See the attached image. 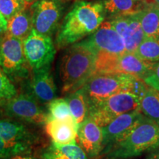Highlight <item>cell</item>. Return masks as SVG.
Masks as SVG:
<instances>
[{"label":"cell","mask_w":159,"mask_h":159,"mask_svg":"<svg viewBox=\"0 0 159 159\" xmlns=\"http://www.w3.org/2000/svg\"><path fill=\"white\" fill-rule=\"evenodd\" d=\"M105 18L100 1L77 2L60 27L55 40L56 47L63 49L89 37L104 22Z\"/></svg>","instance_id":"cell-1"},{"label":"cell","mask_w":159,"mask_h":159,"mask_svg":"<svg viewBox=\"0 0 159 159\" xmlns=\"http://www.w3.org/2000/svg\"><path fill=\"white\" fill-rule=\"evenodd\" d=\"M96 55L84 41L69 46L60 63V78L63 94L82 89L94 74Z\"/></svg>","instance_id":"cell-2"},{"label":"cell","mask_w":159,"mask_h":159,"mask_svg":"<svg viewBox=\"0 0 159 159\" xmlns=\"http://www.w3.org/2000/svg\"><path fill=\"white\" fill-rule=\"evenodd\" d=\"M159 148V126L144 116L128 136L102 150L105 159H125Z\"/></svg>","instance_id":"cell-3"},{"label":"cell","mask_w":159,"mask_h":159,"mask_svg":"<svg viewBox=\"0 0 159 159\" xmlns=\"http://www.w3.org/2000/svg\"><path fill=\"white\" fill-rule=\"evenodd\" d=\"M136 77L121 73L93 75L82 88L86 99L88 110L112 95L130 91Z\"/></svg>","instance_id":"cell-4"},{"label":"cell","mask_w":159,"mask_h":159,"mask_svg":"<svg viewBox=\"0 0 159 159\" xmlns=\"http://www.w3.org/2000/svg\"><path fill=\"white\" fill-rule=\"evenodd\" d=\"M155 63L142 61L134 53L98 54L96 55L94 74L121 73L143 80L152 70Z\"/></svg>","instance_id":"cell-5"},{"label":"cell","mask_w":159,"mask_h":159,"mask_svg":"<svg viewBox=\"0 0 159 159\" xmlns=\"http://www.w3.org/2000/svg\"><path fill=\"white\" fill-rule=\"evenodd\" d=\"M140 109V100L130 91L114 94L89 111L88 117L104 127L120 115Z\"/></svg>","instance_id":"cell-6"},{"label":"cell","mask_w":159,"mask_h":159,"mask_svg":"<svg viewBox=\"0 0 159 159\" xmlns=\"http://www.w3.org/2000/svg\"><path fill=\"white\" fill-rule=\"evenodd\" d=\"M29 67L23 41L5 33L0 39V68L12 77L24 78L29 74Z\"/></svg>","instance_id":"cell-7"},{"label":"cell","mask_w":159,"mask_h":159,"mask_svg":"<svg viewBox=\"0 0 159 159\" xmlns=\"http://www.w3.org/2000/svg\"><path fill=\"white\" fill-rule=\"evenodd\" d=\"M23 49L33 71L50 66L56 54V48L51 36L40 34L33 29L23 41Z\"/></svg>","instance_id":"cell-8"},{"label":"cell","mask_w":159,"mask_h":159,"mask_svg":"<svg viewBox=\"0 0 159 159\" xmlns=\"http://www.w3.org/2000/svg\"><path fill=\"white\" fill-rule=\"evenodd\" d=\"M83 41L94 52L95 55L126 53L124 40L108 21H104L94 33Z\"/></svg>","instance_id":"cell-9"},{"label":"cell","mask_w":159,"mask_h":159,"mask_svg":"<svg viewBox=\"0 0 159 159\" xmlns=\"http://www.w3.org/2000/svg\"><path fill=\"white\" fill-rule=\"evenodd\" d=\"M30 12L33 30L50 36L58 25L62 8L56 0H37L32 5Z\"/></svg>","instance_id":"cell-10"},{"label":"cell","mask_w":159,"mask_h":159,"mask_svg":"<svg viewBox=\"0 0 159 159\" xmlns=\"http://www.w3.org/2000/svg\"><path fill=\"white\" fill-rule=\"evenodd\" d=\"M144 117L140 109H138L120 115L109 124L102 127L103 150L116 144L128 136Z\"/></svg>","instance_id":"cell-11"},{"label":"cell","mask_w":159,"mask_h":159,"mask_svg":"<svg viewBox=\"0 0 159 159\" xmlns=\"http://www.w3.org/2000/svg\"><path fill=\"white\" fill-rule=\"evenodd\" d=\"M6 109L11 116L25 122L43 125L47 121V114L40 108L37 101L31 95H16L6 103Z\"/></svg>","instance_id":"cell-12"},{"label":"cell","mask_w":159,"mask_h":159,"mask_svg":"<svg viewBox=\"0 0 159 159\" xmlns=\"http://www.w3.org/2000/svg\"><path fill=\"white\" fill-rule=\"evenodd\" d=\"M0 136L5 141L13 156L24 154L30 144V134L22 125L0 120Z\"/></svg>","instance_id":"cell-13"},{"label":"cell","mask_w":159,"mask_h":159,"mask_svg":"<svg viewBox=\"0 0 159 159\" xmlns=\"http://www.w3.org/2000/svg\"><path fill=\"white\" fill-rule=\"evenodd\" d=\"M77 140L83 150L90 158L99 156L103 150L102 128L89 117L79 125Z\"/></svg>","instance_id":"cell-14"},{"label":"cell","mask_w":159,"mask_h":159,"mask_svg":"<svg viewBox=\"0 0 159 159\" xmlns=\"http://www.w3.org/2000/svg\"><path fill=\"white\" fill-rule=\"evenodd\" d=\"M108 20L138 14L150 5L147 0H100Z\"/></svg>","instance_id":"cell-15"},{"label":"cell","mask_w":159,"mask_h":159,"mask_svg":"<svg viewBox=\"0 0 159 159\" xmlns=\"http://www.w3.org/2000/svg\"><path fill=\"white\" fill-rule=\"evenodd\" d=\"M32 89L35 98L42 102H49L55 99L56 86L50 72V66L33 71Z\"/></svg>","instance_id":"cell-16"},{"label":"cell","mask_w":159,"mask_h":159,"mask_svg":"<svg viewBox=\"0 0 159 159\" xmlns=\"http://www.w3.org/2000/svg\"><path fill=\"white\" fill-rule=\"evenodd\" d=\"M46 131L55 144H75L77 139L78 125L75 122L47 120Z\"/></svg>","instance_id":"cell-17"},{"label":"cell","mask_w":159,"mask_h":159,"mask_svg":"<svg viewBox=\"0 0 159 159\" xmlns=\"http://www.w3.org/2000/svg\"><path fill=\"white\" fill-rule=\"evenodd\" d=\"M33 29L31 12L26 9L7 20L6 34L23 41L30 34Z\"/></svg>","instance_id":"cell-18"},{"label":"cell","mask_w":159,"mask_h":159,"mask_svg":"<svg viewBox=\"0 0 159 159\" xmlns=\"http://www.w3.org/2000/svg\"><path fill=\"white\" fill-rule=\"evenodd\" d=\"M43 156L44 159H89L85 151L77 143L67 144L52 143Z\"/></svg>","instance_id":"cell-19"},{"label":"cell","mask_w":159,"mask_h":159,"mask_svg":"<svg viewBox=\"0 0 159 159\" xmlns=\"http://www.w3.org/2000/svg\"><path fill=\"white\" fill-rule=\"evenodd\" d=\"M145 38L159 39V6L150 5L138 13Z\"/></svg>","instance_id":"cell-20"},{"label":"cell","mask_w":159,"mask_h":159,"mask_svg":"<svg viewBox=\"0 0 159 159\" xmlns=\"http://www.w3.org/2000/svg\"><path fill=\"white\" fill-rule=\"evenodd\" d=\"M144 34L138 14L130 16L129 25L122 39L124 40L126 53H134L139 45L144 39Z\"/></svg>","instance_id":"cell-21"},{"label":"cell","mask_w":159,"mask_h":159,"mask_svg":"<svg viewBox=\"0 0 159 159\" xmlns=\"http://www.w3.org/2000/svg\"><path fill=\"white\" fill-rule=\"evenodd\" d=\"M139 100L143 115L159 126V91L149 86Z\"/></svg>","instance_id":"cell-22"},{"label":"cell","mask_w":159,"mask_h":159,"mask_svg":"<svg viewBox=\"0 0 159 159\" xmlns=\"http://www.w3.org/2000/svg\"><path fill=\"white\" fill-rule=\"evenodd\" d=\"M73 118L79 126L88 117L89 110L86 99L82 89L70 93L65 97Z\"/></svg>","instance_id":"cell-23"},{"label":"cell","mask_w":159,"mask_h":159,"mask_svg":"<svg viewBox=\"0 0 159 159\" xmlns=\"http://www.w3.org/2000/svg\"><path fill=\"white\" fill-rule=\"evenodd\" d=\"M134 54L147 62H158L159 39L154 38H144L142 42L135 50Z\"/></svg>","instance_id":"cell-24"},{"label":"cell","mask_w":159,"mask_h":159,"mask_svg":"<svg viewBox=\"0 0 159 159\" xmlns=\"http://www.w3.org/2000/svg\"><path fill=\"white\" fill-rule=\"evenodd\" d=\"M47 120L75 122L65 98H55L49 102Z\"/></svg>","instance_id":"cell-25"},{"label":"cell","mask_w":159,"mask_h":159,"mask_svg":"<svg viewBox=\"0 0 159 159\" xmlns=\"http://www.w3.org/2000/svg\"><path fill=\"white\" fill-rule=\"evenodd\" d=\"M25 0H0V13L7 20L27 9Z\"/></svg>","instance_id":"cell-26"},{"label":"cell","mask_w":159,"mask_h":159,"mask_svg":"<svg viewBox=\"0 0 159 159\" xmlns=\"http://www.w3.org/2000/svg\"><path fill=\"white\" fill-rule=\"evenodd\" d=\"M17 95L15 85L0 68V103H7Z\"/></svg>","instance_id":"cell-27"},{"label":"cell","mask_w":159,"mask_h":159,"mask_svg":"<svg viewBox=\"0 0 159 159\" xmlns=\"http://www.w3.org/2000/svg\"><path fill=\"white\" fill-rule=\"evenodd\" d=\"M143 80L149 86L159 91V61L155 63L153 68Z\"/></svg>","instance_id":"cell-28"},{"label":"cell","mask_w":159,"mask_h":159,"mask_svg":"<svg viewBox=\"0 0 159 159\" xmlns=\"http://www.w3.org/2000/svg\"><path fill=\"white\" fill-rule=\"evenodd\" d=\"M13 156V154L7 145L0 136V158H10Z\"/></svg>","instance_id":"cell-29"},{"label":"cell","mask_w":159,"mask_h":159,"mask_svg":"<svg viewBox=\"0 0 159 159\" xmlns=\"http://www.w3.org/2000/svg\"><path fill=\"white\" fill-rule=\"evenodd\" d=\"M7 27V20L0 13V39L5 35Z\"/></svg>","instance_id":"cell-30"},{"label":"cell","mask_w":159,"mask_h":159,"mask_svg":"<svg viewBox=\"0 0 159 159\" xmlns=\"http://www.w3.org/2000/svg\"><path fill=\"white\" fill-rule=\"evenodd\" d=\"M147 159H159V148L150 152Z\"/></svg>","instance_id":"cell-31"},{"label":"cell","mask_w":159,"mask_h":159,"mask_svg":"<svg viewBox=\"0 0 159 159\" xmlns=\"http://www.w3.org/2000/svg\"><path fill=\"white\" fill-rule=\"evenodd\" d=\"M7 159H39L33 158L31 156H22V155H18V156H15L11 157V158Z\"/></svg>","instance_id":"cell-32"},{"label":"cell","mask_w":159,"mask_h":159,"mask_svg":"<svg viewBox=\"0 0 159 159\" xmlns=\"http://www.w3.org/2000/svg\"><path fill=\"white\" fill-rule=\"evenodd\" d=\"M148 2L150 5H154L159 6V0H147Z\"/></svg>","instance_id":"cell-33"},{"label":"cell","mask_w":159,"mask_h":159,"mask_svg":"<svg viewBox=\"0 0 159 159\" xmlns=\"http://www.w3.org/2000/svg\"><path fill=\"white\" fill-rule=\"evenodd\" d=\"M25 1L29 5V4H33L35 2H36L37 0H25Z\"/></svg>","instance_id":"cell-34"},{"label":"cell","mask_w":159,"mask_h":159,"mask_svg":"<svg viewBox=\"0 0 159 159\" xmlns=\"http://www.w3.org/2000/svg\"><path fill=\"white\" fill-rule=\"evenodd\" d=\"M56 1H65V0H56Z\"/></svg>","instance_id":"cell-35"}]
</instances>
